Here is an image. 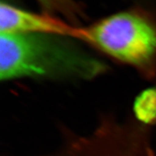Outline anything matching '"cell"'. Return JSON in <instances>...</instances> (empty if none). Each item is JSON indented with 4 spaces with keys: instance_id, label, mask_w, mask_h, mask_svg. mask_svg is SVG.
<instances>
[{
    "instance_id": "cell-2",
    "label": "cell",
    "mask_w": 156,
    "mask_h": 156,
    "mask_svg": "<svg viewBox=\"0 0 156 156\" xmlns=\"http://www.w3.org/2000/svg\"><path fill=\"white\" fill-rule=\"evenodd\" d=\"M82 44L128 66L145 80L156 78V22L137 10L120 11L84 27Z\"/></svg>"
},
{
    "instance_id": "cell-5",
    "label": "cell",
    "mask_w": 156,
    "mask_h": 156,
    "mask_svg": "<svg viewBox=\"0 0 156 156\" xmlns=\"http://www.w3.org/2000/svg\"><path fill=\"white\" fill-rule=\"evenodd\" d=\"M132 116L149 127L156 124V84L143 90L135 98Z\"/></svg>"
},
{
    "instance_id": "cell-4",
    "label": "cell",
    "mask_w": 156,
    "mask_h": 156,
    "mask_svg": "<svg viewBox=\"0 0 156 156\" xmlns=\"http://www.w3.org/2000/svg\"><path fill=\"white\" fill-rule=\"evenodd\" d=\"M0 34H47L74 39L82 43L84 27L46 12L37 13L8 2L0 4Z\"/></svg>"
},
{
    "instance_id": "cell-3",
    "label": "cell",
    "mask_w": 156,
    "mask_h": 156,
    "mask_svg": "<svg viewBox=\"0 0 156 156\" xmlns=\"http://www.w3.org/2000/svg\"><path fill=\"white\" fill-rule=\"evenodd\" d=\"M61 140L57 150L37 156H155L151 127L132 116L120 119L115 114H102L89 132L79 133L66 127Z\"/></svg>"
},
{
    "instance_id": "cell-6",
    "label": "cell",
    "mask_w": 156,
    "mask_h": 156,
    "mask_svg": "<svg viewBox=\"0 0 156 156\" xmlns=\"http://www.w3.org/2000/svg\"><path fill=\"white\" fill-rule=\"evenodd\" d=\"M44 10L49 13L69 21L76 26H80L84 13L80 6L74 0H36Z\"/></svg>"
},
{
    "instance_id": "cell-1",
    "label": "cell",
    "mask_w": 156,
    "mask_h": 156,
    "mask_svg": "<svg viewBox=\"0 0 156 156\" xmlns=\"http://www.w3.org/2000/svg\"><path fill=\"white\" fill-rule=\"evenodd\" d=\"M78 43L54 35L0 34L1 81H90L105 75L107 64Z\"/></svg>"
}]
</instances>
